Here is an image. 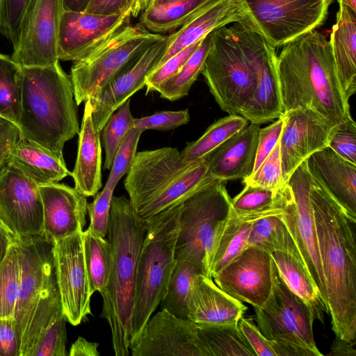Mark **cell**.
<instances>
[{
    "label": "cell",
    "instance_id": "cell-1",
    "mask_svg": "<svg viewBox=\"0 0 356 356\" xmlns=\"http://www.w3.org/2000/svg\"><path fill=\"white\" fill-rule=\"evenodd\" d=\"M328 314L335 336L356 339V219L315 181L310 191Z\"/></svg>",
    "mask_w": 356,
    "mask_h": 356
},
{
    "label": "cell",
    "instance_id": "cell-2",
    "mask_svg": "<svg viewBox=\"0 0 356 356\" xmlns=\"http://www.w3.org/2000/svg\"><path fill=\"white\" fill-rule=\"evenodd\" d=\"M277 68L283 113L309 108L334 125L353 118L330 42L317 29L282 46Z\"/></svg>",
    "mask_w": 356,
    "mask_h": 356
},
{
    "label": "cell",
    "instance_id": "cell-3",
    "mask_svg": "<svg viewBox=\"0 0 356 356\" xmlns=\"http://www.w3.org/2000/svg\"><path fill=\"white\" fill-rule=\"evenodd\" d=\"M146 230V220L137 215L129 199L113 196L107 234L113 257L109 281L101 294V316L110 326L115 356L130 354L138 264Z\"/></svg>",
    "mask_w": 356,
    "mask_h": 356
},
{
    "label": "cell",
    "instance_id": "cell-4",
    "mask_svg": "<svg viewBox=\"0 0 356 356\" xmlns=\"http://www.w3.org/2000/svg\"><path fill=\"white\" fill-rule=\"evenodd\" d=\"M22 71L21 136L65 161V143L80 131L70 76L59 63Z\"/></svg>",
    "mask_w": 356,
    "mask_h": 356
},
{
    "label": "cell",
    "instance_id": "cell-5",
    "mask_svg": "<svg viewBox=\"0 0 356 356\" xmlns=\"http://www.w3.org/2000/svg\"><path fill=\"white\" fill-rule=\"evenodd\" d=\"M214 179L205 157L186 161L177 148L165 147L136 153L124 185L134 211L147 220L181 204Z\"/></svg>",
    "mask_w": 356,
    "mask_h": 356
},
{
    "label": "cell",
    "instance_id": "cell-6",
    "mask_svg": "<svg viewBox=\"0 0 356 356\" xmlns=\"http://www.w3.org/2000/svg\"><path fill=\"white\" fill-rule=\"evenodd\" d=\"M181 204L145 220L147 230L138 259L130 346L165 293L176 262L175 245Z\"/></svg>",
    "mask_w": 356,
    "mask_h": 356
},
{
    "label": "cell",
    "instance_id": "cell-7",
    "mask_svg": "<svg viewBox=\"0 0 356 356\" xmlns=\"http://www.w3.org/2000/svg\"><path fill=\"white\" fill-rule=\"evenodd\" d=\"M164 35L141 23L128 24L82 59L74 61L70 79L76 105L90 99Z\"/></svg>",
    "mask_w": 356,
    "mask_h": 356
},
{
    "label": "cell",
    "instance_id": "cell-8",
    "mask_svg": "<svg viewBox=\"0 0 356 356\" xmlns=\"http://www.w3.org/2000/svg\"><path fill=\"white\" fill-rule=\"evenodd\" d=\"M231 199L225 181L214 179L182 202L175 259L197 264L211 277L209 265L216 232L229 213Z\"/></svg>",
    "mask_w": 356,
    "mask_h": 356
},
{
    "label": "cell",
    "instance_id": "cell-9",
    "mask_svg": "<svg viewBox=\"0 0 356 356\" xmlns=\"http://www.w3.org/2000/svg\"><path fill=\"white\" fill-rule=\"evenodd\" d=\"M201 73L216 103L229 115H239L254 94V71L227 25L211 32Z\"/></svg>",
    "mask_w": 356,
    "mask_h": 356
},
{
    "label": "cell",
    "instance_id": "cell-10",
    "mask_svg": "<svg viewBox=\"0 0 356 356\" xmlns=\"http://www.w3.org/2000/svg\"><path fill=\"white\" fill-rule=\"evenodd\" d=\"M254 309L257 327L266 339L292 346L303 356L323 355L314 337V309L286 286L275 265L272 291L261 307Z\"/></svg>",
    "mask_w": 356,
    "mask_h": 356
},
{
    "label": "cell",
    "instance_id": "cell-11",
    "mask_svg": "<svg viewBox=\"0 0 356 356\" xmlns=\"http://www.w3.org/2000/svg\"><path fill=\"white\" fill-rule=\"evenodd\" d=\"M252 26L274 47L322 26L333 0H240Z\"/></svg>",
    "mask_w": 356,
    "mask_h": 356
},
{
    "label": "cell",
    "instance_id": "cell-12",
    "mask_svg": "<svg viewBox=\"0 0 356 356\" xmlns=\"http://www.w3.org/2000/svg\"><path fill=\"white\" fill-rule=\"evenodd\" d=\"M229 29L257 77L254 94L239 115L258 124L277 119L283 107L275 47L251 26L234 23Z\"/></svg>",
    "mask_w": 356,
    "mask_h": 356
},
{
    "label": "cell",
    "instance_id": "cell-13",
    "mask_svg": "<svg viewBox=\"0 0 356 356\" xmlns=\"http://www.w3.org/2000/svg\"><path fill=\"white\" fill-rule=\"evenodd\" d=\"M287 183L291 193L284 207L285 213L282 215V220L327 305L325 280L310 200L314 180L307 170L306 161L291 174Z\"/></svg>",
    "mask_w": 356,
    "mask_h": 356
},
{
    "label": "cell",
    "instance_id": "cell-14",
    "mask_svg": "<svg viewBox=\"0 0 356 356\" xmlns=\"http://www.w3.org/2000/svg\"><path fill=\"white\" fill-rule=\"evenodd\" d=\"M61 0H33L23 19L11 58L24 67H45L59 63L58 33Z\"/></svg>",
    "mask_w": 356,
    "mask_h": 356
},
{
    "label": "cell",
    "instance_id": "cell-15",
    "mask_svg": "<svg viewBox=\"0 0 356 356\" xmlns=\"http://www.w3.org/2000/svg\"><path fill=\"white\" fill-rule=\"evenodd\" d=\"M82 232L54 241L56 284L66 321L78 325L91 314Z\"/></svg>",
    "mask_w": 356,
    "mask_h": 356
},
{
    "label": "cell",
    "instance_id": "cell-16",
    "mask_svg": "<svg viewBox=\"0 0 356 356\" xmlns=\"http://www.w3.org/2000/svg\"><path fill=\"white\" fill-rule=\"evenodd\" d=\"M17 245L20 278L14 319L22 337L40 297L56 280L54 241L37 235L17 238Z\"/></svg>",
    "mask_w": 356,
    "mask_h": 356
},
{
    "label": "cell",
    "instance_id": "cell-17",
    "mask_svg": "<svg viewBox=\"0 0 356 356\" xmlns=\"http://www.w3.org/2000/svg\"><path fill=\"white\" fill-rule=\"evenodd\" d=\"M0 222L17 238L44 234L39 186L10 164L0 172Z\"/></svg>",
    "mask_w": 356,
    "mask_h": 356
},
{
    "label": "cell",
    "instance_id": "cell-18",
    "mask_svg": "<svg viewBox=\"0 0 356 356\" xmlns=\"http://www.w3.org/2000/svg\"><path fill=\"white\" fill-rule=\"evenodd\" d=\"M129 350L132 356H210L197 324L166 309L151 316Z\"/></svg>",
    "mask_w": 356,
    "mask_h": 356
},
{
    "label": "cell",
    "instance_id": "cell-19",
    "mask_svg": "<svg viewBox=\"0 0 356 356\" xmlns=\"http://www.w3.org/2000/svg\"><path fill=\"white\" fill-rule=\"evenodd\" d=\"M274 268L269 252L248 246L212 279L228 295L259 308L272 291Z\"/></svg>",
    "mask_w": 356,
    "mask_h": 356
},
{
    "label": "cell",
    "instance_id": "cell-20",
    "mask_svg": "<svg viewBox=\"0 0 356 356\" xmlns=\"http://www.w3.org/2000/svg\"><path fill=\"white\" fill-rule=\"evenodd\" d=\"M279 140L283 180L313 153L328 146L334 125L309 108H296L282 115Z\"/></svg>",
    "mask_w": 356,
    "mask_h": 356
},
{
    "label": "cell",
    "instance_id": "cell-21",
    "mask_svg": "<svg viewBox=\"0 0 356 356\" xmlns=\"http://www.w3.org/2000/svg\"><path fill=\"white\" fill-rule=\"evenodd\" d=\"M130 14L102 15L63 10L58 33V59L77 61L124 26Z\"/></svg>",
    "mask_w": 356,
    "mask_h": 356
},
{
    "label": "cell",
    "instance_id": "cell-22",
    "mask_svg": "<svg viewBox=\"0 0 356 356\" xmlns=\"http://www.w3.org/2000/svg\"><path fill=\"white\" fill-rule=\"evenodd\" d=\"M168 43V38L164 36L89 99L93 123L98 131H102L111 114L145 86L147 76L157 67L167 51Z\"/></svg>",
    "mask_w": 356,
    "mask_h": 356
},
{
    "label": "cell",
    "instance_id": "cell-23",
    "mask_svg": "<svg viewBox=\"0 0 356 356\" xmlns=\"http://www.w3.org/2000/svg\"><path fill=\"white\" fill-rule=\"evenodd\" d=\"M43 207V233L56 241L83 231L87 198L64 184L39 186Z\"/></svg>",
    "mask_w": 356,
    "mask_h": 356
},
{
    "label": "cell",
    "instance_id": "cell-24",
    "mask_svg": "<svg viewBox=\"0 0 356 356\" xmlns=\"http://www.w3.org/2000/svg\"><path fill=\"white\" fill-rule=\"evenodd\" d=\"M306 165L315 183L356 219V165L327 146L311 154Z\"/></svg>",
    "mask_w": 356,
    "mask_h": 356
},
{
    "label": "cell",
    "instance_id": "cell-25",
    "mask_svg": "<svg viewBox=\"0 0 356 356\" xmlns=\"http://www.w3.org/2000/svg\"><path fill=\"white\" fill-rule=\"evenodd\" d=\"M230 23H241L252 26L241 1H212L179 30L168 36L167 51L157 67L184 48L201 40L214 30Z\"/></svg>",
    "mask_w": 356,
    "mask_h": 356
},
{
    "label": "cell",
    "instance_id": "cell-26",
    "mask_svg": "<svg viewBox=\"0 0 356 356\" xmlns=\"http://www.w3.org/2000/svg\"><path fill=\"white\" fill-rule=\"evenodd\" d=\"M260 124L250 123L205 156L208 172L223 181L244 179L254 170Z\"/></svg>",
    "mask_w": 356,
    "mask_h": 356
},
{
    "label": "cell",
    "instance_id": "cell-27",
    "mask_svg": "<svg viewBox=\"0 0 356 356\" xmlns=\"http://www.w3.org/2000/svg\"><path fill=\"white\" fill-rule=\"evenodd\" d=\"M242 302L220 289L204 273L196 275L188 302L187 318L197 324L238 323L246 312Z\"/></svg>",
    "mask_w": 356,
    "mask_h": 356
},
{
    "label": "cell",
    "instance_id": "cell-28",
    "mask_svg": "<svg viewBox=\"0 0 356 356\" xmlns=\"http://www.w3.org/2000/svg\"><path fill=\"white\" fill-rule=\"evenodd\" d=\"M270 254L286 286L312 307L316 319L323 322V314H328L327 305L289 232Z\"/></svg>",
    "mask_w": 356,
    "mask_h": 356
},
{
    "label": "cell",
    "instance_id": "cell-29",
    "mask_svg": "<svg viewBox=\"0 0 356 356\" xmlns=\"http://www.w3.org/2000/svg\"><path fill=\"white\" fill-rule=\"evenodd\" d=\"M84 102L76 161L71 176L74 188L87 197L95 196L102 186V147L100 132L92 120L90 101L87 99Z\"/></svg>",
    "mask_w": 356,
    "mask_h": 356
},
{
    "label": "cell",
    "instance_id": "cell-30",
    "mask_svg": "<svg viewBox=\"0 0 356 356\" xmlns=\"http://www.w3.org/2000/svg\"><path fill=\"white\" fill-rule=\"evenodd\" d=\"M338 3L339 10L329 42L341 86L349 100L356 92V10Z\"/></svg>",
    "mask_w": 356,
    "mask_h": 356
},
{
    "label": "cell",
    "instance_id": "cell-31",
    "mask_svg": "<svg viewBox=\"0 0 356 356\" xmlns=\"http://www.w3.org/2000/svg\"><path fill=\"white\" fill-rule=\"evenodd\" d=\"M9 164L38 186L56 183L72 175L65 161L22 136L11 153Z\"/></svg>",
    "mask_w": 356,
    "mask_h": 356
},
{
    "label": "cell",
    "instance_id": "cell-32",
    "mask_svg": "<svg viewBox=\"0 0 356 356\" xmlns=\"http://www.w3.org/2000/svg\"><path fill=\"white\" fill-rule=\"evenodd\" d=\"M257 219L243 218L229 211L217 227L209 265L212 278L247 247L249 234Z\"/></svg>",
    "mask_w": 356,
    "mask_h": 356
},
{
    "label": "cell",
    "instance_id": "cell-33",
    "mask_svg": "<svg viewBox=\"0 0 356 356\" xmlns=\"http://www.w3.org/2000/svg\"><path fill=\"white\" fill-rule=\"evenodd\" d=\"M286 183L279 190L245 184L243 189L231 199L230 211L240 218L258 219L285 213L284 207L291 195Z\"/></svg>",
    "mask_w": 356,
    "mask_h": 356
},
{
    "label": "cell",
    "instance_id": "cell-34",
    "mask_svg": "<svg viewBox=\"0 0 356 356\" xmlns=\"http://www.w3.org/2000/svg\"><path fill=\"white\" fill-rule=\"evenodd\" d=\"M64 315L56 280L42 294L22 334L20 356H33L44 334Z\"/></svg>",
    "mask_w": 356,
    "mask_h": 356
},
{
    "label": "cell",
    "instance_id": "cell-35",
    "mask_svg": "<svg viewBox=\"0 0 356 356\" xmlns=\"http://www.w3.org/2000/svg\"><path fill=\"white\" fill-rule=\"evenodd\" d=\"M213 1L181 0L165 6H152L141 13L140 23L155 33L175 30Z\"/></svg>",
    "mask_w": 356,
    "mask_h": 356
},
{
    "label": "cell",
    "instance_id": "cell-36",
    "mask_svg": "<svg viewBox=\"0 0 356 356\" xmlns=\"http://www.w3.org/2000/svg\"><path fill=\"white\" fill-rule=\"evenodd\" d=\"M197 327L210 356H257L238 323L197 324Z\"/></svg>",
    "mask_w": 356,
    "mask_h": 356
},
{
    "label": "cell",
    "instance_id": "cell-37",
    "mask_svg": "<svg viewBox=\"0 0 356 356\" xmlns=\"http://www.w3.org/2000/svg\"><path fill=\"white\" fill-rule=\"evenodd\" d=\"M85 263L90 292L102 294L109 281L112 246L108 240L87 229L82 232Z\"/></svg>",
    "mask_w": 356,
    "mask_h": 356
},
{
    "label": "cell",
    "instance_id": "cell-38",
    "mask_svg": "<svg viewBox=\"0 0 356 356\" xmlns=\"http://www.w3.org/2000/svg\"><path fill=\"white\" fill-rule=\"evenodd\" d=\"M204 273L197 264L176 259L161 309H166L177 317L188 319V302L197 275Z\"/></svg>",
    "mask_w": 356,
    "mask_h": 356
},
{
    "label": "cell",
    "instance_id": "cell-39",
    "mask_svg": "<svg viewBox=\"0 0 356 356\" xmlns=\"http://www.w3.org/2000/svg\"><path fill=\"white\" fill-rule=\"evenodd\" d=\"M248 121L240 115H229L209 126L196 140L187 144L180 152L186 161L204 158L228 138L248 125Z\"/></svg>",
    "mask_w": 356,
    "mask_h": 356
},
{
    "label": "cell",
    "instance_id": "cell-40",
    "mask_svg": "<svg viewBox=\"0 0 356 356\" xmlns=\"http://www.w3.org/2000/svg\"><path fill=\"white\" fill-rule=\"evenodd\" d=\"M211 39V33L202 39L181 70L159 85L154 91L158 92L161 97L170 101L186 96L202 70L210 47Z\"/></svg>",
    "mask_w": 356,
    "mask_h": 356
},
{
    "label": "cell",
    "instance_id": "cell-41",
    "mask_svg": "<svg viewBox=\"0 0 356 356\" xmlns=\"http://www.w3.org/2000/svg\"><path fill=\"white\" fill-rule=\"evenodd\" d=\"M22 67L0 54V117L17 127L21 113Z\"/></svg>",
    "mask_w": 356,
    "mask_h": 356
},
{
    "label": "cell",
    "instance_id": "cell-42",
    "mask_svg": "<svg viewBox=\"0 0 356 356\" xmlns=\"http://www.w3.org/2000/svg\"><path fill=\"white\" fill-rule=\"evenodd\" d=\"M19 278L20 261L16 241L0 265V318H14Z\"/></svg>",
    "mask_w": 356,
    "mask_h": 356
},
{
    "label": "cell",
    "instance_id": "cell-43",
    "mask_svg": "<svg viewBox=\"0 0 356 356\" xmlns=\"http://www.w3.org/2000/svg\"><path fill=\"white\" fill-rule=\"evenodd\" d=\"M134 119L131 112L129 98L111 114L105 123L102 129L106 154L104 163L105 170L111 169L118 148L129 130L133 127Z\"/></svg>",
    "mask_w": 356,
    "mask_h": 356
},
{
    "label": "cell",
    "instance_id": "cell-44",
    "mask_svg": "<svg viewBox=\"0 0 356 356\" xmlns=\"http://www.w3.org/2000/svg\"><path fill=\"white\" fill-rule=\"evenodd\" d=\"M283 214L270 215L257 219L252 224L248 246H254L269 253L273 251L288 232L282 220Z\"/></svg>",
    "mask_w": 356,
    "mask_h": 356
},
{
    "label": "cell",
    "instance_id": "cell-45",
    "mask_svg": "<svg viewBox=\"0 0 356 356\" xmlns=\"http://www.w3.org/2000/svg\"><path fill=\"white\" fill-rule=\"evenodd\" d=\"M143 132L134 127L129 130L115 153L104 187L114 191L120 179L128 172L136 155Z\"/></svg>",
    "mask_w": 356,
    "mask_h": 356
},
{
    "label": "cell",
    "instance_id": "cell-46",
    "mask_svg": "<svg viewBox=\"0 0 356 356\" xmlns=\"http://www.w3.org/2000/svg\"><path fill=\"white\" fill-rule=\"evenodd\" d=\"M244 185L261 186L271 190H279L286 183L283 180L280 142L262 162L260 166L250 175L243 179Z\"/></svg>",
    "mask_w": 356,
    "mask_h": 356
},
{
    "label": "cell",
    "instance_id": "cell-47",
    "mask_svg": "<svg viewBox=\"0 0 356 356\" xmlns=\"http://www.w3.org/2000/svg\"><path fill=\"white\" fill-rule=\"evenodd\" d=\"M33 0H0V33L15 47L24 16Z\"/></svg>",
    "mask_w": 356,
    "mask_h": 356
},
{
    "label": "cell",
    "instance_id": "cell-48",
    "mask_svg": "<svg viewBox=\"0 0 356 356\" xmlns=\"http://www.w3.org/2000/svg\"><path fill=\"white\" fill-rule=\"evenodd\" d=\"M199 40L170 57L156 67L145 79L146 95L165 80L175 75L200 44Z\"/></svg>",
    "mask_w": 356,
    "mask_h": 356
},
{
    "label": "cell",
    "instance_id": "cell-49",
    "mask_svg": "<svg viewBox=\"0 0 356 356\" xmlns=\"http://www.w3.org/2000/svg\"><path fill=\"white\" fill-rule=\"evenodd\" d=\"M113 190L104 187L97 193L92 202L88 203L87 213L90 224L88 229L102 237L108 234V227Z\"/></svg>",
    "mask_w": 356,
    "mask_h": 356
},
{
    "label": "cell",
    "instance_id": "cell-50",
    "mask_svg": "<svg viewBox=\"0 0 356 356\" xmlns=\"http://www.w3.org/2000/svg\"><path fill=\"white\" fill-rule=\"evenodd\" d=\"M328 147L356 165V124L353 118L334 127Z\"/></svg>",
    "mask_w": 356,
    "mask_h": 356
},
{
    "label": "cell",
    "instance_id": "cell-51",
    "mask_svg": "<svg viewBox=\"0 0 356 356\" xmlns=\"http://www.w3.org/2000/svg\"><path fill=\"white\" fill-rule=\"evenodd\" d=\"M190 120L188 109L162 111L151 115L134 119L133 127L144 131L147 129L168 131L186 124Z\"/></svg>",
    "mask_w": 356,
    "mask_h": 356
},
{
    "label": "cell",
    "instance_id": "cell-52",
    "mask_svg": "<svg viewBox=\"0 0 356 356\" xmlns=\"http://www.w3.org/2000/svg\"><path fill=\"white\" fill-rule=\"evenodd\" d=\"M238 325L257 356L277 355V342L266 339L253 323L252 318L241 316Z\"/></svg>",
    "mask_w": 356,
    "mask_h": 356
},
{
    "label": "cell",
    "instance_id": "cell-53",
    "mask_svg": "<svg viewBox=\"0 0 356 356\" xmlns=\"http://www.w3.org/2000/svg\"><path fill=\"white\" fill-rule=\"evenodd\" d=\"M283 124L284 119L281 115L270 125L259 129L253 172L260 166L276 146L282 134Z\"/></svg>",
    "mask_w": 356,
    "mask_h": 356
},
{
    "label": "cell",
    "instance_id": "cell-54",
    "mask_svg": "<svg viewBox=\"0 0 356 356\" xmlns=\"http://www.w3.org/2000/svg\"><path fill=\"white\" fill-rule=\"evenodd\" d=\"M22 337L14 318H0V356H20Z\"/></svg>",
    "mask_w": 356,
    "mask_h": 356
},
{
    "label": "cell",
    "instance_id": "cell-55",
    "mask_svg": "<svg viewBox=\"0 0 356 356\" xmlns=\"http://www.w3.org/2000/svg\"><path fill=\"white\" fill-rule=\"evenodd\" d=\"M21 137L18 127L0 117V172L9 164L10 157Z\"/></svg>",
    "mask_w": 356,
    "mask_h": 356
},
{
    "label": "cell",
    "instance_id": "cell-56",
    "mask_svg": "<svg viewBox=\"0 0 356 356\" xmlns=\"http://www.w3.org/2000/svg\"><path fill=\"white\" fill-rule=\"evenodd\" d=\"M134 0H91L86 12L102 15L130 14Z\"/></svg>",
    "mask_w": 356,
    "mask_h": 356
},
{
    "label": "cell",
    "instance_id": "cell-57",
    "mask_svg": "<svg viewBox=\"0 0 356 356\" xmlns=\"http://www.w3.org/2000/svg\"><path fill=\"white\" fill-rule=\"evenodd\" d=\"M99 343L90 342L79 337L71 346L68 355L70 356H99Z\"/></svg>",
    "mask_w": 356,
    "mask_h": 356
},
{
    "label": "cell",
    "instance_id": "cell-58",
    "mask_svg": "<svg viewBox=\"0 0 356 356\" xmlns=\"http://www.w3.org/2000/svg\"><path fill=\"white\" fill-rule=\"evenodd\" d=\"M355 341H348L336 337L332 344L328 355L332 356H355Z\"/></svg>",
    "mask_w": 356,
    "mask_h": 356
},
{
    "label": "cell",
    "instance_id": "cell-59",
    "mask_svg": "<svg viewBox=\"0 0 356 356\" xmlns=\"http://www.w3.org/2000/svg\"><path fill=\"white\" fill-rule=\"evenodd\" d=\"M16 241L17 237L0 222V265Z\"/></svg>",
    "mask_w": 356,
    "mask_h": 356
},
{
    "label": "cell",
    "instance_id": "cell-60",
    "mask_svg": "<svg viewBox=\"0 0 356 356\" xmlns=\"http://www.w3.org/2000/svg\"><path fill=\"white\" fill-rule=\"evenodd\" d=\"M91 0H61L63 10L85 12Z\"/></svg>",
    "mask_w": 356,
    "mask_h": 356
},
{
    "label": "cell",
    "instance_id": "cell-61",
    "mask_svg": "<svg viewBox=\"0 0 356 356\" xmlns=\"http://www.w3.org/2000/svg\"><path fill=\"white\" fill-rule=\"evenodd\" d=\"M154 0H134L131 10V17H136L152 6Z\"/></svg>",
    "mask_w": 356,
    "mask_h": 356
},
{
    "label": "cell",
    "instance_id": "cell-62",
    "mask_svg": "<svg viewBox=\"0 0 356 356\" xmlns=\"http://www.w3.org/2000/svg\"><path fill=\"white\" fill-rule=\"evenodd\" d=\"M181 0H154L152 6H160L171 4Z\"/></svg>",
    "mask_w": 356,
    "mask_h": 356
},
{
    "label": "cell",
    "instance_id": "cell-63",
    "mask_svg": "<svg viewBox=\"0 0 356 356\" xmlns=\"http://www.w3.org/2000/svg\"><path fill=\"white\" fill-rule=\"evenodd\" d=\"M337 1L349 6L353 10H356V0H337Z\"/></svg>",
    "mask_w": 356,
    "mask_h": 356
}]
</instances>
